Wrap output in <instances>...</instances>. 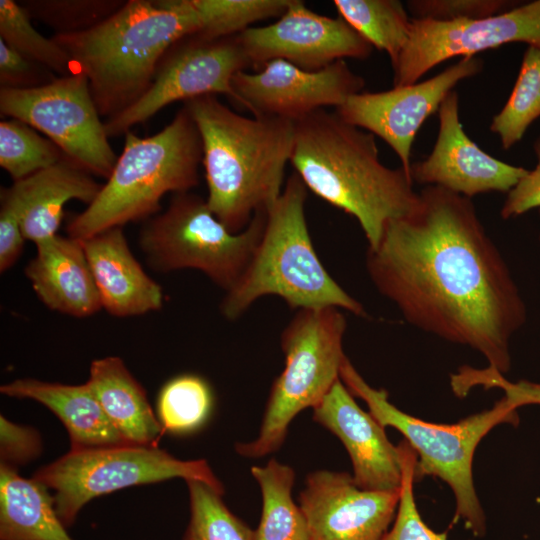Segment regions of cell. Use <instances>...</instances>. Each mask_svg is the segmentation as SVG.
Returning <instances> with one entry per match:
<instances>
[{"mask_svg": "<svg viewBox=\"0 0 540 540\" xmlns=\"http://www.w3.org/2000/svg\"><path fill=\"white\" fill-rule=\"evenodd\" d=\"M366 269L408 323L471 347L503 375L510 369L509 343L526 309L470 198L425 186L368 247Z\"/></svg>", "mask_w": 540, "mask_h": 540, "instance_id": "obj_1", "label": "cell"}, {"mask_svg": "<svg viewBox=\"0 0 540 540\" xmlns=\"http://www.w3.org/2000/svg\"><path fill=\"white\" fill-rule=\"evenodd\" d=\"M290 164L308 190L358 221L368 247L418 198L401 166L380 161L375 136L335 111L319 109L295 121Z\"/></svg>", "mask_w": 540, "mask_h": 540, "instance_id": "obj_2", "label": "cell"}, {"mask_svg": "<svg viewBox=\"0 0 540 540\" xmlns=\"http://www.w3.org/2000/svg\"><path fill=\"white\" fill-rule=\"evenodd\" d=\"M183 106L201 136L208 206L231 232H240L280 196L295 122L238 114L217 95L197 97Z\"/></svg>", "mask_w": 540, "mask_h": 540, "instance_id": "obj_3", "label": "cell"}, {"mask_svg": "<svg viewBox=\"0 0 540 540\" xmlns=\"http://www.w3.org/2000/svg\"><path fill=\"white\" fill-rule=\"evenodd\" d=\"M199 28L190 0H128L97 26L52 39L86 76L100 116L109 119L145 94L167 51Z\"/></svg>", "mask_w": 540, "mask_h": 540, "instance_id": "obj_4", "label": "cell"}, {"mask_svg": "<svg viewBox=\"0 0 540 540\" xmlns=\"http://www.w3.org/2000/svg\"><path fill=\"white\" fill-rule=\"evenodd\" d=\"M308 189L293 172L267 210L262 237L236 284L220 303L222 316L240 318L259 298L277 296L294 310L336 307L366 317L363 305L347 293L319 259L309 233Z\"/></svg>", "mask_w": 540, "mask_h": 540, "instance_id": "obj_5", "label": "cell"}, {"mask_svg": "<svg viewBox=\"0 0 540 540\" xmlns=\"http://www.w3.org/2000/svg\"><path fill=\"white\" fill-rule=\"evenodd\" d=\"M202 157L199 130L184 106L155 135L128 131L112 173L93 202L70 219L67 235L84 240L157 215L164 195L190 192L199 184Z\"/></svg>", "mask_w": 540, "mask_h": 540, "instance_id": "obj_6", "label": "cell"}, {"mask_svg": "<svg viewBox=\"0 0 540 540\" xmlns=\"http://www.w3.org/2000/svg\"><path fill=\"white\" fill-rule=\"evenodd\" d=\"M340 379L354 396L361 398L369 413L383 426L397 429L417 454L416 479L433 476L451 488L456 501V518H462L475 535L485 533V515L477 497L472 474L474 452L495 426L516 425L517 412L502 397L483 412L454 424H437L411 416L388 400L384 389L371 387L346 357Z\"/></svg>", "mask_w": 540, "mask_h": 540, "instance_id": "obj_7", "label": "cell"}, {"mask_svg": "<svg viewBox=\"0 0 540 540\" xmlns=\"http://www.w3.org/2000/svg\"><path fill=\"white\" fill-rule=\"evenodd\" d=\"M346 327L336 307L295 312L280 339L284 369L272 384L258 436L236 445L240 455L260 458L279 449L294 417L314 408L340 379Z\"/></svg>", "mask_w": 540, "mask_h": 540, "instance_id": "obj_8", "label": "cell"}, {"mask_svg": "<svg viewBox=\"0 0 540 540\" xmlns=\"http://www.w3.org/2000/svg\"><path fill=\"white\" fill-rule=\"evenodd\" d=\"M266 217L267 210L260 211L244 230L233 233L214 215L206 198L177 193L164 212L146 220L138 243L153 270H198L226 292L246 269Z\"/></svg>", "mask_w": 540, "mask_h": 540, "instance_id": "obj_9", "label": "cell"}, {"mask_svg": "<svg viewBox=\"0 0 540 540\" xmlns=\"http://www.w3.org/2000/svg\"><path fill=\"white\" fill-rule=\"evenodd\" d=\"M33 478L53 490L56 512L66 528L90 500L136 485L183 478L224 493L206 460H180L158 446L133 444L70 449Z\"/></svg>", "mask_w": 540, "mask_h": 540, "instance_id": "obj_10", "label": "cell"}, {"mask_svg": "<svg viewBox=\"0 0 540 540\" xmlns=\"http://www.w3.org/2000/svg\"><path fill=\"white\" fill-rule=\"evenodd\" d=\"M0 113L42 132L91 175L108 179L117 161L104 122L80 72L31 90L0 88Z\"/></svg>", "mask_w": 540, "mask_h": 540, "instance_id": "obj_11", "label": "cell"}, {"mask_svg": "<svg viewBox=\"0 0 540 540\" xmlns=\"http://www.w3.org/2000/svg\"><path fill=\"white\" fill-rule=\"evenodd\" d=\"M251 67L238 35L209 39L188 35L162 58L145 94L133 105L104 122L109 137L125 135L177 101L223 94L230 100L233 77Z\"/></svg>", "mask_w": 540, "mask_h": 540, "instance_id": "obj_12", "label": "cell"}, {"mask_svg": "<svg viewBox=\"0 0 540 540\" xmlns=\"http://www.w3.org/2000/svg\"><path fill=\"white\" fill-rule=\"evenodd\" d=\"M512 42L540 48V0L475 20L411 18L408 41L392 65L393 87L417 83L428 71L453 57H474Z\"/></svg>", "mask_w": 540, "mask_h": 540, "instance_id": "obj_13", "label": "cell"}, {"mask_svg": "<svg viewBox=\"0 0 540 540\" xmlns=\"http://www.w3.org/2000/svg\"><path fill=\"white\" fill-rule=\"evenodd\" d=\"M483 69V61L466 57L422 82L379 92L350 96L335 112L347 123L384 140L411 177V149L425 120L438 109L455 86Z\"/></svg>", "mask_w": 540, "mask_h": 540, "instance_id": "obj_14", "label": "cell"}, {"mask_svg": "<svg viewBox=\"0 0 540 540\" xmlns=\"http://www.w3.org/2000/svg\"><path fill=\"white\" fill-rule=\"evenodd\" d=\"M231 102L253 116L293 122L319 109L341 106L362 92L365 80L345 60L319 71H307L282 59L267 62L258 72L237 73L231 82Z\"/></svg>", "mask_w": 540, "mask_h": 540, "instance_id": "obj_15", "label": "cell"}, {"mask_svg": "<svg viewBox=\"0 0 540 540\" xmlns=\"http://www.w3.org/2000/svg\"><path fill=\"white\" fill-rule=\"evenodd\" d=\"M238 36L255 69L282 59L307 71H319L345 58L365 60L373 51L341 17L320 15L300 0H290L274 23L250 27Z\"/></svg>", "mask_w": 540, "mask_h": 540, "instance_id": "obj_16", "label": "cell"}, {"mask_svg": "<svg viewBox=\"0 0 540 540\" xmlns=\"http://www.w3.org/2000/svg\"><path fill=\"white\" fill-rule=\"evenodd\" d=\"M399 498L400 490L361 489L345 472H312L299 495L307 540H382Z\"/></svg>", "mask_w": 540, "mask_h": 540, "instance_id": "obj_17", "label": "cell"}, {"mask_svg": "<svg viewBox=\"0 0 540 540\" xmlns=\"http://www.w3.org/2000/svg\"><path fill=\"white\" fill-rule=\"evenodd\" d=\"M439 128L431 153L411 164L413 183L439 186L472 198L488 192H509L528 170L484 152L465 133L459 118V96L452 90L438 109Z\"/></svg>", "mask_w": 540, "mask_h": 540, "instance_id": "obj_18", "label": "cell"}, {"mask_svg": "<svg viewBox=\"0 0 540 540\" xmlns=\"http://www.w3.org/2000/svg\"><path fill=\"white\" fill-rule=\"evenodd\" d=\"M313 419L336 435L353 466V480L364 490L398 491L402 483V458L398 446L383 427L362 410L338 379L313 408Z\"/></svg>", "mask_w": 540, "mask_h": 540, "instance_id": "obj_19", "label": "cell"}, {"mask_svg": "<svg viewBox=\"0 0 540 540\" xmlns=\"http://www.w3.org/2000/svg\"><path fill=\"white\" fill-rule=\"evenodd\" d=\"M81 241L102 309L115 317H131L162 308V288L147 275L131 252L122 227Z\"/></svg>", "mask_w": 540, "mask_h": 540, "instance_id": "obj_20", "label": "cell"}, {"mask_svg": "<svg viewBox=\"0 0 540 540\" xmlns=\"http://www.w3.org/2000/svg\"><path fill=\"white\" fill-rule=\"evenodd\" d=\"M39 300L50 310L85 318L102 309L99 292L82 241L56 235L36 244L25 267Z\"/></svg>", "mask_w": 540, "mask_h": 540, "instance_id": "obj_21", "label": "cell"}, {"mask_svg": "<svg viewBox=\"0 0 540 540\" xmlns=\"http://www.w3.org/2000/svg\"><path fill=\"white\" fill-rule=\"evenodd\" d=\"M101 187L90 173L66 156L1 189L17 206L25 239L36 245L57 235L68 201L78 200L88 206Z\"/></svg>", "mask_w": 540, "mask_h": 540, "instance_id": "obj_22", "label": "cell"}, {"mask_svg": "<svg viewBox=\"0 0 540 540\" xmlns=\"http://www.w3.org/2000/svg\"><path fill=\"white\" fill-rule=\"evenodd\" d=\"M0 392L37 401L51 410L68 432L70 449L130 444L109 421L87 383L68 385L25 378L3 384Z\"/></svg>", "mask_w": 540, "mask_h": 540, "instance_id": "obj_23", "label": "cell"}, {"mask_svg": "<svg viewBox=\"0 0 540 540\" xmlns=\"http://www.w3.org/2000/svg\"><path fill=\"white\" fill-rule=\"evenodd\" d=\"M86 383L109 421L128 443L158 446L163 427L145 389L121 358L108 356L92 361Z\"/></svg>", "mask_w": 540, "mask_h": 540, "instance_id": "obj_24", "label": "cell"}, {"mask_svg": "<svg viewBox=\"0 0 540 540\" xmlns=\"http://www.w3.org/2000/svg\"><path fill=\"white\" fill-rule=\"evenodd\" d=\"M0 539L73 540L49 489L5 464H0Z\"/></svg>", "mask_w": 540, "mask_h": 540, "instance_id": "obj_25", "label": "cell"}, {"mask_svg": "<svg viewBox=\"0 0 540 540\" xmlns=\"http://www.w3.org/2000/svg\"><path fill=\"white\" fill-rule=\"evenodd\" d=\"M251 473L262 493V514L255 540H307L305 519L292 499L294 470L275 459Z\"/></svg>", "mask_w": 540, "mask_h": 540, "instance_id": "obj_26", "label": "cell"}, {"mask_svg": "<svg viewBox=\"0 0 540 540\" xmlns=\"http://www.w3.org/2000/svg\"><path fill=\"white\" fill-rule=\"evenodd\" d=\"M339 17L366 39L373 48L384 51L391 65L406 45L411 18L398 0H334Z\"/></svg>", "mask_w": 540, "mask_h": 540, "instance_id": "obj_27", "label": "cell"}, {"mask_svg": "<svg viewBox=\"0 0 540 540\" xmlns=\"http://www.w3.org/2000/svg\"><path fill=\"white\" fill-rule=\"evenodd\" d=\"M540 117V48L528 46L513 90L491 122V132L507 150L519 142L528 127Z\"/></svg>", "mask_w": 540, "mask_h": 540, "instance_id": "obj_28", "label": "cell"}, {"mask_svg": "<svg viewBox=\"0 0 540 540\" xmlns=\"http://www.w3.org/2000/svg\"><path fill=\"white\" fill-rule=\"evenodd\" d=\"M213 403L209 384L201 377L183 374L169 380L157 400L158 419L164 432L188 434L207 420Z\"/></svg>", "mask_w": 540, "mask_h": 540, "instance_id": "obj_29", "label": "cell"}, {"mask_svg": "<svg viewBox=\"0 0 540 540\" xmlns=\"http://www.w3.org/2000/svg\"><path fill=\"white\" fill-rule=\"evenodd\" d=\"M66 155L50 139L18 119L0 122V166L13 182L49 168Z\"/></svg>", "mask_w": 540, "mask_h": 540, "instance_id": "obj_30", "label": "cell"}, {"mask_svg": "<svg viewBox=\"0 0 540 540\" xmlns=\"http://www.w3.org/2000/svg\"><path fill=\"white\" fill-rule=\"evenodd\" d=\"M0 39L60 77L74 72L68 53L52 37L39 33L26 10L14 0H0Z\"/></svg>", "mask_w": 540, "mask_h": 540, "instance_id": "obj_31", "label": "cell"}, {"mask_svg": "<svg viewBox=\"0 0 540 540\" xmlns=\"http://www.w3.org/2000/svg\"><path fill=\"white\" fill-rule=\"evenodd\" d=\"M197 14L199 36L216 39L235 36L268 18H279L290 0H190Z\"/></svg>", "mask_w": 540, "mask_h": 540, "instance_id": "obj_32", "label": "cell"}, {"mask_svg": "<svg viewBox=\"0 0 540 540\" xmlns=\"http://www.w3.org/2000/svg\"><path fill=\"white\" fill-rule=\"evenodd\" d=\"M190 519L184 540H255L252 531L224 504L221 494L198 480H187Z\"/></svg>", "mask_w": 540, "mask_h": 540, "instance_id": "obj_33", "label": "cell"}, {"mask_svg": "<svg viewBox=\"0 0 540 540\" xmlns=\"http://www.w3.org/2000/svg\"><path fill=\"white\" fill-rule=\"evenodd\" d=\"M123 0H28L20 4L31 19L55 31L76 34L87 31L117 12Z\"/></svg>", "mask_w": 540, "mask_h": 540, "instance_id": "obj_34", "label": "cell"}, {"mask_svg": "<svg viewBox=\"0 0 540 540\" xmlns=\"http://www.w3.org/2000/svg\"><path fill=\"white\" fill-rule=\"evenodd\" d=\"M402 458V483L397 515L393 527L382 540H448L446 533L429 528L421 518L415 502L417 454L404 440L398 445Z\"/></svg>", "mask_w": 540, "mask_h": 540, "instance_id": "obj_35", "label": "cell"}, {"mask_svg": "<svg viewBox=\"0 0 540 540\" xmlns=\"http://www.w3.org/2000/svg\"><path fill=\"white\" fill-rule=\"evenodd\" d=\"M450 384L458 397H465L472 388L482 386L484 389H501L504 392L503 398L515 410L525 405H540V383L525 380L510 382L489 366L483 369L462 366L451 376Z\"/></svg>", "mask_w": 540, "mask_h": 540, "instance_id": "obj_36", "label": "cell"}, {"mask_svg": "<svg viewBox=\"0 0 540 540\" xmlns=\"http://www.w3.org/2000/svg\"><path fill=\"white\" fill-rule=\"evenodd\" d=\"M519 5L510 0H409L406 4L414 19L439 22L492 17Z\"/></svg>", "mask_w": 540, "mask_h": 540, "instance_id": "obj_37", "label": "cell"}, {"mask_svg": "<svg viewBox=\"0 0 540 540\" xmlns=\"http://www.w3.org/2000/svg\"><path fill=\"white\" fill-rule=\"evenodd\" d=\"M59 76L23 56L0 39V88L31 90L55 81Z\"/></svg>", "mask_w": 540, "mask_h": 540, "instance_id": "obj_38", "label": "cell"}, {"mask_svg": "<svg viewBox=\"0 0 540 540\" xmlns=\"http://www.w3.org/2000/svg\"><path fill=\"white\" fill-rule=\"evenodd\" d=\"M43 449L39 432L0 416L1 464L16 468L40 456Z\"/></svg>", "mask_w": 540, "mask_h": 540, "instance_id": "obj_39", "label": "cell"}, {"mask_svg": "<svg viewBox=\"0 0 540 540\" xmlns=\"http://www.w3.org/2000/svg\"><path fill=\"white\" fill-rule=\"evenodd\" d=\"M0 272L9 270L20 258L25 237L14 201L0 191Z\"/></svg>", "mask_w": 540, "mask_h": 540, "instance_id": "obj_40", "label": "cell"}, {"mask_svg": "<svg viewBox=\"0 0 540 540\" xmlns=\"http://www.w3.org/2000/svg\"><path fill=\"white\" fill-rule=\"evenodd\" d=\"M537 165L513 187L501 208L503 219H509L540 207V138L534 143Z\"/></svg>", "mask_w": 540, "mask_h": 540, "instance_id": "obj_41", "label": "cell"}]
</instances>
